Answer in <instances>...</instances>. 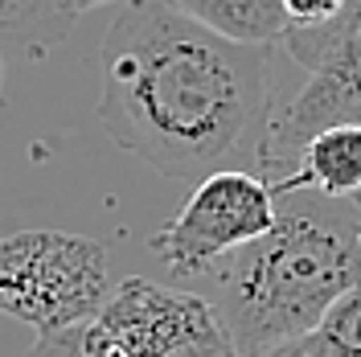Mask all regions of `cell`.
Wrapping results in <instances>:
<instances>
[{
	"label": "cell",
	"instance_id": "8992f818",
	"mask_svg": "<svg viewBox=\"0 0 361 357\" xmlns=\"http://www.w3.org/2000/svg\"><path fill=\"white\" fill-rule=\"evenodd\" d=\"M202 308L205 300L189 288H164L140 275L119 279L99 316L87 320L78 357H160Z\"/></svg>",
	"mask_w": 361,
	"mask_h": 357
},
{
	"label": "cell",
	"instance_id": "7c38bea8",
	"mask_svg": "<svg viewBox=\"0 0 361 357\" xmlns=\"http://www.w3.org/2000/svg\"><path fill=\"white\" fill-rule=\"evenodd\" d=\"M255 357H333V349L316 333H308V337H295V341H283L275 349H263V353H255Z\"/></svg>",
	"mask_w": 361,
	"mask_h": 357
},
{
	"label": "cell",
	"instance_id": "5b68a950",
	"mask_svg": "<svg viewBox=\"0 0 361 357\" xmlns=\"http://www.w3.org/2000/svg\"><path fill=\"white\" fill-rule=\"evenodd\" d=\"M271 226H275V198L267 181L247 169H218L197 181L180 214L157 230L152 250L164 271L189 288L218 259L263 238Z\"/></svg>",
	"mask_w": 361,
	"mask_h": 357
},
{
	"label": "cell",
	"instance_id": "6da1fadb",
	"mask_svg": "<svg viewBox=\"0 0 361 357\" xmlns=\"http://www.w3.org/2000/svg\"><path fill=\"white\" fill-rule=\"evenodd\" d=\"M99 70L107 135L160 177L197 185L259 152L271 119L267 45L230 42L164 0H123Z\"/></svg>",
	"mask_w": 361,
	"mask_h": 357
},
{
	"label": "cell",
	"instance_id": "8fae6325",
	"mask_svg": "<svg viewBox=\"0 0 361 357\" xmlns=\"http://www.w3.org/2000/svg\"><path fill=\"white\" fill-rule=\"evenodd\" d=\"M283 13H288V25H320L333 21L349 0H279Z\"/></svg>",
	"mask_w": 361,
	"mask_h": 357
},
{
	"label": "cell",
	"instance_id": "30bf717a",
	"mask_svg": "<svg viewBox=\"0 0 361 357\" xmlns=\"http://www.w3.org/2000/svg\"><path fill=\"white\" fill-rule=\"evenodd\" d=\"M316 337L333 349V357H361V288L341 296L324 313Z\"/></svg>",
	"mask_w": 361,
	"mask_h": 357
},
{
	"label": "cell",
	"instance_id": "3957f363",
	"mask_svg": "<svg viewBox=\"0 0 361 357\" xmlns=\"http://www.w3.org/2000/svg\"><path fill=\"white\" fill-rule=\"evenodd\" d=\"M279 42L295 66L308 70V83L279 115L271 111L263 128L255 160L267 185L288 177L300 148L316 132L333 123H361V4L349 0L333 21L288 25Z\"/></svg>",
	"mask_w": 361,
	"mask_h": 357
},
{
	"label": "cell",
	"instance_id": "52a82bcc",
	"mask_svg": "<svg viewBox=\"0 0 361 357\" xmlns=\"http://www.w3.org/2000/svg\"><path fill=\"white\" fill-rule=\"evenodd\" d=\"M288 189H312L324 198L361 193V123H333L316 132L300 148L288 177L271 181V193H288Z\"/></svg>",
	"mask_w": 361,
	"mask_h": 357
},
{
	"label": "cell",
	"instance_id": "4fadbf2b",
	"mask_svg": "<svg viewBox=\"0 0 361 357\" xmlns=\"http://www.w3.org/2000/svg\"><path fill=\"white\" fill-rule=\"evenodd\" d=\"M99 4H123V0H70V13H74V17H82V13L99 8Z\"/></svg>",
	"mask_w": 361,
	"mask_h": 357
},
{
	"label": "cell",
	"instance_id": "7a4b0ae2",
	"mask_svg": "<svg viewBox=\"0 0 361 357\" xmlns=\"http://www.w3.org/2000/svg\"><path fill=\"white\" fill-rule=\"evenodd\" d=\"M271 198L275 226L267 234L189 284L222 320L238 357L316 333L341 296L361 288V193L288 189Z\"/></svg>",
	"mask_w": 361,
	"mask_h": 357
},
{
	"label": "cell",
	"instance_id": "ba28073f",
	"mask_svg": "<svg viewBox=\"0 0 361 357\" xmlns=\"http://www.w3.org/2000/svg\"><path fill=\"white\" fill-rule=\"evenodd\" d=\"M164 4L243 45H271L288 29V13L279 0H164Z\"/></svg>",
	"mask_w": 361,
	"mask_h": 357
},
{
	"label": "cell",
	"instance_id": "277c9868",
	"mask_svg": "<svg viewBox=\"0 0 361 357\" xmlns=\"http://www.w3.org/2000/svg\"><path fill=\"white\" fill-rule=\"evenodd\" d=\"M107 250L66 230H17L0 238V313L37 337L87 325L111 296Z\"/></svg>",
	"mask_w": 361,
	"mask_h": 357
},
{
	"label": "cell",
	"instance_id": "9c48e42d",
	"mask_svg": "<svg viewBox=\"0 0 361 357\" xmlns=\"http://www.w3.org/2000/svg\"><path fill=\"white\" fill-rule=\"evenodd\" d=\"M74 25L70 0H0V33L29 49H45Z\"/></svg>",
	"mask_w": 361,
	"mask_h": 357
},
{
	"label": "cell",
	"instance_id": "9a60e30c",
	"mask_svg": "<svg viewBox=\"0 0 361 357\" xmlns=\"http://www.w3.org/2000/svg\"><path fill=\"white\" fill-rule=\"evenodd\" d=\"M357 4H361V0H357Z\"/></svg>",
	"mask_w": 361,
	"mask_h": 357
},
{
	"label": "cell",
	"instance_id": "5bb4252c",
	"mask_svg": "<svg viewBox=\"0 0 361 357\" xmlns=\"http://www.w3.org/2000/svg\"><path fill=\"white\" fill-rule=\"evenodd\" d=\"M0 83H4V66H0Z\"/></svg>",
	"mask_w": 361,
	"mask_h": 357
}]
</instances>
